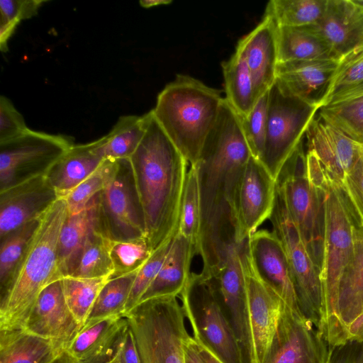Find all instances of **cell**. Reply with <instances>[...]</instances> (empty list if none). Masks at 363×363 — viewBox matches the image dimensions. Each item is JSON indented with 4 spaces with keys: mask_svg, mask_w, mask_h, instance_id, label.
I'll return each mask as SVG.
<instances>
[{
    "mask_svg": "<svg viewBox=\"0 0 363 363\" xmlns=\"http://www.w3.org/2000/svg\"><path fill=\"white\" fill-rule=\"evenodd\" d=\"M318 108L284 92L276 82L268 93L267 127L259 161L274 179L303 143Z\"/></svg>",
    "mask_w": 363,
    "mask_h": 363,
    "instance_id": "obj_8",
    "label": "cell"
},
{
    "mask_svg": "<svg viewBox=\"0 0 363 363\" xmlns=\"http://www.w3.org/2000/svg\"><path fill=\"white\" fill-rule=\"evenodd\" d=\"M111 240L95 223L91 230L78 265L71 277L79 278L112 277L113 267L110 255Z\"/></svg>",
    "mask_w": 363,
    "mask_h": 363,
    "instance_id": "obj_35",
    "label": "cell"
},
{
    "mask_svg": "<svg viewBox=\"0 0 363 363\" xmlns=\"http://www.w3.org/2000/svg\"><path fill=\"white\" fill-rule=\"evenodd\" d=\"M270 219L273 231L282 244L289 265L299 308L321 335L323 312L320 272L277 189L275 205Z\"/></svg>",
    "mask_w": 363,
    "mask_h": 363,
    "instance_id": "obj_10",
    "label": "cell"
},
{
    "mask_svg": "<svg viewBox=\"0 0 363 363\" xmlns=\"http://www.w3.org/2000/svg\"><path fill=\"white\" fill-rule=\"evenodd\" d=\"M330 363H363V342L350 341L333 348Z\"/></svg>",
    "mask_w": 363,
    "mask_h": 363,
    "instance_id": "obj_49",
    "label": "cell"
},
{
    "mask_svg": "<svg viewBox=\"0 0 363 363\" xmlns=\"http://www.w3.org/2000/svg\"><path fill=\"white\" fill-rule=\"evenodd\" d=\"M195 255L191 242L177 232L157 276L139 303L157 298L179 296L190 279L191 262Z\"/></svg>",
    "mask_w": 363,
    "mask_h": 363,
    "instance_id": "obj_26",
    "label": "cell"
},
{
    "mask_svg": "<svg viewBox=\"0 0 363 363\" xmlns=\"http://www.w3.org/2000/svg\"><path fill=\"white\" fill-rule=\"evenodd\" d=\"M340 184L345 194L357 223L363 227V145L357 161L344 182Z\"/></svg>",
    "mask_w": 363,
    "mask_h": 363,
    "instance_id": "obj_45",
    "label": "cell"
},
{
    "mask_svg": "<svg viewBox=\"0 0 363 363\" xmlns=\"http://www.w3.org/2000/svg\"><path fill=\"white\" fill-rule=\"evenodd\" d=\"M355 4L363 8V0H353Z\"/></svg>",
    "mask_w": 363,
    "mask_h": 363,
    "instance_id": "obj_56",
    "label": "cell"
},
{
    "mask_svg": "<svg viewBox=\"0 0 363 363\" xmlns=\"http://www.w3.org/2000/svg\"><path fill=\"white\" fill-rule=\"evenodd\" d=\"M317 114L363 145V84L333 96L318 108Z\"/></svg>",
    "mask_w": 363,
    "mask_h": 363,
    "instance_id": "obj_30",
    "label": "cell"
},
{
    "mask_svg": "<svg viewBox=\"0 0 363 363\" xmlns=\"http://www.w3.org/2000/svg\"><path fill=\"white\" fill-rule=\"evenodd\" d=\"M361 84H363V45L340 58L323 104L333 96Z\"/></svg>",
    "mask_w": 363,
    "mask_h": 363,
    "instance_id": "obj_42",
    "label": "cell"
},
{
    "mask_svg": "<svg viewBox=\"0 0 363 363\" xmlns=\"http://www.w3.org/2000/svg\"><path fill=\"white\" fill-rule=\"evenodd\" d=\"M140 5L145 9H149L161 5H168L172 3V0H142Z\"/></svg>",
    "mask_w": 363,
    "mask_h": 363,
    "instance_id": "obj_53",
    "label": "cell"
},
{
    "mask_svg": "<svg viewBox=\"0 0 363 363\" xmlns=\"http://www.w3.org/2000/svg\"><path fill=\"white\" fill-rule=\"evenodd\" d=\"M307 173L309 179L321 187L323 197L324 244L320 279L324 315L350 260L357 221L342 186L330 177L317 159L308 162Z\"/></svg>",
    "mask_w": 363,
    "mask_h": 363,
    "instance_id": "obj_5",
    "label": "cell"
},
{
    "mask_svg": "<svg viewBox=\"0 0 363 363\" xmlns=\"http://www.w3.org/2000/svg\"><path fill=\"white\" fill-rule=\"evenodd\" d=\"M128 326L124 315L87 321L65 352L74 363H106L115 354Z\"/></svg>",
    "mask_w": 363,
    "mask_h": 363,
    "instance_id": "obj_25",
    "label": "cell"
},
{
    "mask_svg": "<svg viewBox=\"0 0 363 363\" xmlns=\"http://www.w3.org/2000/svg\"><path fill=\"white\" fill-rule=\"evenodd\" d=\"M185 363H203L200 355L196 341L189 335L184 345Z\"/></svg>",
    "mask_w": 363,
    "mask_h": 363,
    "instance_id": "obj_51",
    "label": "cell"
},
{
    "mask_svg": "<svg viewBox=\"0 0 363 363\" xmlns=\"http://www.w3.org/2000/svg\"><path fill=\"white\" fill-rule=\"evenodd\" d=\"M110 277L60 279L66 303L82 328L86 323L96 298Z\"/></svg>",
    "mask_w": 363,
    "mask_h": 363,
    "instance_id": "obj_36",
    "label": "cell"
},
{
    "mask_svg": "<svg viewBox=\"0 0 363 363\" xmlns=\"http://www.w3.org/2000/svg\"><path fill=\"white\" fill-rule=\"evenodd\" d=\"M146 131L129 158L152 251L178 231L188 162L147 113Z\"/></svg>",
    "mask_w": 363,
    "mask_h": 363,
    "instance_id": "obj_2",
    "label": "cell"
},
{
    "mask_svg": "<svg viewBox=\"0 0 363 363\" xmlns=\"http://www.w3.org/2000/svg\"><path fill=\"white\" fill-rule=\"evenodd\" d=\"M120 363H141L134 335L129 325L118 345Z\"/></svg>",
    "mask_w": 363,
    "mask_h": 363,
    "instance_id": "obj_50",
    "label": "cell"
},
{
    "mask_svg": "<svg viewBox=\"0 0 363 363\" xmlns=\"http://www.w3.org/2000/svg\"><path fill=\"white\" fill-rule=\"evenodd\" d=\"M307 150L336 182L342 184L357 161L362 145L320 118L318 114L306 133Z\"/></svg>",
    "mask_w": 363,
    "mask_h": 363,
    "instance_id": "obj_18",
    "label": "cell"
},
{
    "mask_svg": "<svg viewBox=\"0 0 363 363\" xmlns=\"http://www.w3.org/2000/svg\"><path fill=\"white\" fill-rule=\"evenodd\" d=\"M186 291L180 296L182 306L186 318L189 320L192 329V336L196 341L199 351L203 363H223L211 348L203 341L197 328L196 317L193 311L191 298Z\"/></svg>",
    "mask_w": 363,
    "mask_h": 363,
    "instance_id": "obj_48",
    "label": "cell"
},
{
    "mask_svg": "<svg viewBox=\"0 0 363 363\" xmlns=\"http://www.w3.org/2000/svg\"><path fill=\"white\" fill-rule=\"evenodd\" d=\"M279 63L299 60H339L318 35L308 26H278Z\"/></svg>",
    "mask_w": 363,
    "mask_h": 363,
    "instance_id": "obj_31",
    "label": "cell"
},
{
    "mask_svg": "<svg viewBox=\"0 0 363 363\" xmlns=\"http://www.w3.org/2000/svg\"><path fill=\"white\" fill-rule=\"evenodd\" d=\"M68 215L65 199L59 198L39 218L21 261L1 294L0 330L24 329L40 293L60 279L58 242Z\"/></svg>",
    "mask_w": 363,
    "mask_h": 363,
    "instance_id": "obj_3",
    "label": "cell"
},
{
    "mask_svg": "<svg viewBox=\"0 0 363 363\" xmlns=\"http://www.w3.org/2000/svg\"><path fill=\"white\" fill-rule=\"evenodd\" d=\"M18 23L0 19V48L1 52L8 50V41L14 32Z\"/></svg>",
    "mask_w": 363,
    "mask_h": 363,
    "instance_id": "obj_52",
    "label": "cell"
},
{
    "mask_svg": "<svg viewBox=\"0 0 363 363\" xmlns=\"http://www.w3.org/2000/svg\"><path fill=\"white\" fill-rule=\"evenodd\" d=\"M80 329L66 303L60 279L43 290L24 328L53 341L64 351Z\"/></svg>",
    "mask_w": 363,
    "mask_h": 363,
    "instance_id": "obj_19",
    "label": "cell"
},
{
    "mask_svg": "<svg viewBox=\"0 0 363 363\" xmlns=\"http://www.w3.org/2000/svg\"><path fill=\"white\" fill-rule=\"evenodd\" d=\"M223 99L219 90L186 74H177L158 94L153 115L190 165L199 162Z\"/></svg>",
    "mask_w": 363,
    "mask_h": 363,
    "instance_id": "obj_4",
    "label": "cell"
},
{
    "mask_svg": "<svg viewBox=\"0 0 363 363\" xmlns=\"http://www.w3.org/2000/svg\"><path fill=\"white\" fill-rule=\"evenodd\" d=\"M93 142L74 145L50 169L45 177L58 198H65L104 162Z\"/></svg>",
    "mask_w": 363,
    "mask_h": 363,
    "instance_id": "obj_27",
    "label": "cell"
},
{
    "mask_svg": "<svg viewBox=\"0 0 363 363\" xmlns=\"http://www.w3.org/2000/svg\"><path fill=\"white\" fill-rule=\"evenodd\" d=\"M123 315L134 335L141 363H185L184 345L189 334L177 297L142 301Z\"/></svg>",
    "mask_w": 363,
    "mask_h": 363,
    "instance_id": "obj_6",
    "label": "cell"
},
{
    "mask_svg": "<svg viewBox=\"0 0 363 363\" xmlns=\"http://www.w3.org/2000/svg\"><path fill=\"white\" fill-rule=\"evenodd\" d=\"M106 363H120L119 355H118V347H117V350H116L115 354L113 355V357Z\"/></svg>",
    "mask_w": 363,
    "mask_h": 363,
    "instance_id": "obj_55",
    "label": "cell"
},
{
    "mask_svg": "<svg viewBox=\"0 0 363 363\" xmlns=\"http://www.w3.org/2000/svg\"><path fill=\"white\" fill-rule=\"evenodd\" d=\"M29 128L21 113L4 96L0 97V143L16 138Z\"/></svg>",
    "mask_w": 363,
    "mask_h": 363,
    "instance_id": "obj_46",
    "label": "cell"
},
{
    "mask_svg": "<svg viewBox=\"0 0 363 363\" xmlns=\"http://www.w3.org/2000/svg\"><path fill=\"white\" fill-rule=\"evenodd\" d=\"M55 363H74L65 352Z\"/></svg>",
    "mask_w": 363,
    "mask_h": 363,
    "instance_id": "obj_54",
    "label": "cell"
},
{
    "mask_svg": "<svg viewBox=\"0 0 363 363\" xmlns=\"http://www.w3.org/2000/svg\"><path fill=\"white\" fill-rule=\"evenodd\" d=\"M225 100L240 116H245L257 101L252 74L242 51L235 48L231 57L221 63Z\"/></svg>",
    "mask_w": 363,
    "mask_h": 363,
    "instance_id": "obj_33",
    "label": "cell"
},
{
    "mask_svg": "<svg viewBox=\"0 0 363 363\" xmlns=\"http://www.w3.org/2000/svg\"><path fill=\"white\" fill-rule=\"evenodd\" d=\"M326 0H272L264 14L278 26L303 27L313 25L321 17Z\"/></svg>",
    "mask_w": 363,
    "mask_h": 363,
    "instance_id": "obj_37",
    "label": "cell"
},
{
    "mask_svg": "<svg viewBox=\"0 0 363 363\" xmlns=\"http://www.w3.org/2000/svg\"><path fill=\"white\" fill-rule=\"evenodd\" d=\"M194 275L203 289L201 313L195 315L201 339L223 363H245L244 350L218 298L213 279Z\"/></svg>",
    "mask_w": 363,
    "mask_h": 363,
    "instance_id": "obj_17",
    "label": "cell"
},
{
    "mask_svg": "<svg viewBox=\"0 0 363 363\" xmlns=\"http://www.w3.org/2000/svg\"><path fill=\"white\" fill-rule=\"evenodd\" d=\"M251 156L240 116L231 107L223 106L196 163L201 199L202 277L215 275L227 245L234 240L235 192Z\"/></svg>",
    "mask_w": 363,
    "mask_h": 363,
    "instance_id": "obj_1",
    "label": "cell"
},
{
    "mask_svg": "<svg viewBox=\"0 0 363 363\" xmlns=\"http://www.w3.org/2000/svg\"><path fill=\"white\" fill-rule=\"evenodd\" d=\"M250 255L260 277L284 303L299 309L296 291L282 244L272 230H257L247 239Z\"/></svg>",
    "mask_w": 363,
    "mask_h": 363,
    "instance_id": "obj_20",
    "label": "cell"
},
{
    "mask_svg": "<svg viewBox=\"0 0 363 363\" xmlns=\"http://www.w3.org/2000/svg\"><path fill=\"white\" fill-rule=\"evenodd\" d=\"M277 189L320 274L325 227L323 191L308 176L303 143L283 166L277 179Z\"/></svg>",
    "mask_w": 363,
    "mask_h": 363,
    "instance_id": "obj_7",
    "label": "cell"
},
{
    "mask_svg": "<svg viewBox=\"0 0 363 363\" xmlns=\"http://www.w3.org/2000/svg\"><path fill=\"white\" fill-rule=\"evenodd\" d=\"M118 160H104L101 164L65 198L69 214L79 213L108 184L117 169Z\"/></svg>",
    "mask_w": 363,
    "mask_h": 363,
    "instance_id": "obj_40",
    "label": "cell"
},
{
    "mask_svg": "<svg viewBox=\"0 0 363 363\" xmlns=\"http://www.w3.org/2000/svg\"><path fill=\"white\" fill-rule=\"evenodd\" d=\"M95 221V197L80 213L68 215L58 242V272L60 279L71 276L76 269Z\"/></svg>",
    "mask_w": 363,
    "mask_h": 363,
    "instance_id": "obj_29",
    "label": "cell"
},
{
    "mask_svg": "<svg viewBox=\"0 0 363 363\" xmlns=\"http://www.w3.org/2000/svg\"><path fill=\"white\" fill-rule=\"evenodd\" d=\"M308 27L340 58L363 45V8L353 0H326L320 19Z\"/></svg>",
    "mask_w": 363,
    "mask_h": 363,
    "instance_id": "obj_22",
    "label": "cell"
},
{
    "mask_svg": "<svg viewBox=\"0 0 363 363\" xmlns=\"http://www.w3.org/2000/svg\"><path fill=\"white\" fill-rule=\"evenodd\" d=\"M39 218L28 222L0 240L1 294L8 286L38 225Z\"/></svg>",
    "mask_w": 363,
    "mask_h": 363,
    "instance_id": "obj_39",
    "label": "cell"
},
{
    "mask_svg": "<svg viewBox=\"0 0 363 363\" xmlns=\"http://www.w3.org/2000/svg\"><path fill=\"white\" fill-rule=\"evenodd\" d=\"M240 244L247 294L248 363H266L284 306L279 294L257 271L247 240Z\"/></svg>",
    "mask_w": 363,
    "mask_h": 363,
    "instance_id": "obj_13",
    "label": "cell"
},
{
    "mask_svg": "<svg viewBox=\"0 0 363 363\" xmlns=\"http://www.w3.org/2000/svg\"><path fill=\"white\" fill-rule=\"evenodd\" d=\"M174 237L153 250L148 259L138 271L124 315L138 304L144 293L155 279L171 247Z\"/></svg>",
    "mask_w": 363,
    "mask_h": 363,
    "instance_id": "obj_43",
    "label": "cell"
},
{
    "mask_svg": "<svg viewBox=\"0 0 363 363\" xmlns=\"http://www.w3.org/2000/svg\"><path fill=\"white\" fill-rule=\"evenodd\" d=\"M147 120V113L121 116L107 135L93 141L94 152L103 160L129 159L144 137Z\"/></svg>",
    "mask_w": 363,
    "mask_h": 363,
    "instance_id": "obj_32",
    "label": "cell"
},
{
    "mask_svg": "<svg viewBox=\"0 0 363 363\" xmlns=\"http://www.w3.org/2000/svg\"><path fill=\"white\" fill-rule=\"evenodd\" d=\"M333 350L301 310L284 303L266 363H330Z\"/></svg>",
    "mask_w": 363,
    "mask_h": 363,
    "instance_id": "obj_15",
    "label": "cell"
},
{
    "mask_svg": "<svg viewBox=\"0 0 363 363\" xmlns=\"http://www.w3.org/2000/svg\"><path fill=\"white\" fill-rule=\"evenodd\" d=\"M58 196L45 176L33 177L0 191V240L39 218Z\"/></svg>",
    "mask_w": 363,
    "mask_h": 363,
    "instance_id": "obj_16",
    "label": "cell"
},
{
    "mask_svg": "<svg viewBox=\"0 0 363 363\" xmlns=\"http://www.w3.org/2000/svg\"><path fill=\"white\" fill-rule=\"evenodd\" d=\"M74 145L69 136L30 128L0 143V191L33 177L45 176Z\"/></svg>",
    "mask_w": 363,
    "mask_h": 363,
    "instance_id": "obj_12",
    "label": "cell"
},
{
    "mask_svg": "<svg viewBox=\"0 0 363 363\" xmlns=\"http://www.w3.org/2000/svg\"><path fill=\"white\" fill-rule=\"evenodd\" d=\"M268 93L269 91L257 100L248 115L240 116L251 155L259 160L264 149L267 134Z\"/></svg>",
    "mask_w": 363,
    "mask_h": 363,
    "instance_id": "obj_44",
    "label": "cell"
},
{
    "mask_svg": "<svg viewBox=\"0 0 363 363\" xmlns=\"http://www.w3.org/2000/svg\"><path fill=\"white\" fill-rule=\"evenodd\" d=\"M138 271L111 278L99 292L87 321L123 315Z\"/></svg>",
    "mask_w": 363,
    "mask_h": 363,
    "instance_id": "obj_38",
    "label": "cell"
},
{
    "mask_svg": "<svg viewBox=\"0 0 363 363\" xmlns=\"http://www.w3.org/2000/svg\"><path fill=\"white\" fill-rule=\"evenodd\" d=\"M230 321L247 357V294L240 257V244L234 240L226 247L223 260L213 277Z\"/></svg>",
    "mask_w": 363,
    "mask_h": 363,
    "instance_id": "obj_24",
    "label": "cell"
},
{
    "mask_svg": "<svg viewBox=\"0 0 363 363\" xmlns=\"http://www.w3.org/2000/svg\"><path fill=\"white\" fill-rule=\"evenodd\" d=\"M44 0H1L0 19L19 23L35 16Z\"/></svg>",
    "mask_w": 363,
    "mask_h": 363,
    "instance_id": "obj_47",
    "label": "cell"
},
{
    "mask_svg": "<svg viewBox=\"0 0 363 363\" xmlns=\"http://www.w3.org/2000/svg\"><path fill=\"white\" fill-rule=\"evenodd\" d=\"M96 225L111 240L145 238L143 213L129 159L118 160L117 169L96 196Z\"/></svg>",
    "mask_w": 363,
    "mask_h": 363,
    "instance_id": "obj_11",
    "label": "cell"
},
{
    "mask_svg": "<svg viewBox=\"0 0 363 363\" xmlns=\"http://www.w3.org/2000/svg\"><path fill=\"white\" fill-rule=\"evenodd\" d=\"M277 181L262 163L250 157L240 175L233 211V237L242 243L272 215Z\"/></svg>",
    "mask_w": 363,
    "mask_h": 363,
    "instance_id": "obj_14",
    "label": "cell"
},
{
    "mask_svg": "<svg viewBox=\"0 0 363 363\" xmlns=\"http://www.w3.org/2000/svg\"><path fill=\"white\" fill-rule=\"evenodd\" d=\"M152 252L145 238L126 241L111 240L110 255L113 267L111 278L139 270Z\"/></svg>",
    "mask_w": 363,
    "mask_h": 363,
    "instance_id": "obj_41",
    "label": "cell"
},
{
    "mask_svg": "<svg viewBox=\"0 0 363 363\" xmlns=\"http://www.w3.org/2000/svg\"><path fill=\"white\" fill-rule=\"evenodd\" d=\"M64 350L26 330H0V363H55Z\"/></svg>",
    "mask_w": 363,
    "mask_h": 363,
    "instance_id": "obj_28",
    "label": "cell"
},
{
    "mask_svg": "<svg viewBox=\"0 0 363 363\" xmlns=\"http://www.w3.org/2000/svg\"><path fill=\"white\" fill-rule=\"evenodd\" d=\"M338 60L278 63L276 82L289 95L319 108L324 103Z\"/></svg>",
    "mask_w": 363,
    "mask_h": 363,
    "instance_id": "obj_21",
    "label": "cell"
},
{
    "mask_svg": "<svg viewBox=\"0 0 363 363\" xmlns=\"http://www.w3.org/2000/svg\"><path fill=\"white\" fill-rule=\"evenodd\" d=\"M321 336L333 348L363 342V227L356 222L350 260L323 315Z\"/></svg>",
    "mask_w": 363,
    "mask_h": 363,
    "instance_id": "obj_9",
    "label": "cell"
},
{
    "mask_svg": "<svg viewBox=\"0 0 363 363\" xmlns=\"http://www.w3.org/2000/svg\"><path fill=\"white\" fill-rule=\"evenodd\" d=\"M201 199L199 169L197 164L187 172L181 204L178 233L189 240L196 255L200 254L201 235Z\"/></svg>",
    "mask_w": 363,
    "mask_h": 363,
    "instance_id": "obj_34",
    "label": "cell"
},
{
    "mask_svg": "<svg viewBox=\"0 0 363 363\" xmlns=\"http://www.w3.org/2000/svg\"><path fill=\"white\" fill-rule=\"evenodd\" d=\"M277 33V23L271 16L264 14L259 24L236 46L245 57L257 99L268 92L276 81L279 63Z\"/></svg>",
    "mask_w": 363,
    "mask_h": 363,
    "instance_id": "obj_23",
    "label": "cell"
}]
</instances>
